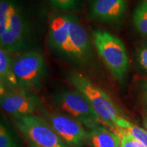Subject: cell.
<instances>
[{
	"mask_svg": "<svg viewBox=\"0 0 147 147\" xmlns=\"http://www.w3.org/2000/svg\"><path fill=\"white\" fill-rule=\"evenodd\" d=\"M29 27L23 9L15 0H0V43L9 53L26 47Z\"/></svg>",
	"mask_w": 147,
	"mask_h": 147,
	"instance_id": "6da1fadb",
	"label": "cell"
},
{
	"mask_svg": "<svg viewBox=\"0 0 147 147\" xmlns=\"http://www.w3.org/2000/svg\"><path fill=\"white\" fill-rule=\"evenodd\" d=\"M92 38L99 56L114 78L119 82L124 80L127 72L129 59L123 42L104 29H95Z\"/></svg>",
	"mask_w": 147,
	"mask_h": 147,
	"instance_id": "7a4b0ae2",
	"label": "cell"
},
{
	"mask_svg": "<svg viewBox=\"0 0 147 147\" xmlns=\"http://www.w3.org/2000/svg\"><path fill=\"white\" fill-rule=\"evenodd\" d=\"M68 79L76 90L81 93L89 101L102 119L103 123L113 131L116 127V123L123 117L111 97L78 71H73L69 73Z\"/></svg>",
	"mask_w": 147,
	"mask_h": 147,
	"instance_id": "3957f363",
	"label": "cell"
},
{
	"mask_svg": "<svg viewBox=\"0 0 147 147\" xmlns=\"http://www.w3.org/2000/svg\"><path fill=\"white\" fill-rule=\"evenodd\" d=\"M53 105L58 111L77 119L89 129L102 123L89 101L77 90L56 93L53 97Z\"/></svg>",
	"mask_w": 147,
	"mask_h": 147,
	"instance_id": "277c9868",
	"label": "cell"
},
{
	"mask_svg": "<svg viewBox=\"0 0 147 147\" xmlns=\"http://www.w3.org/2000/svg\"><path fill=\"white\" fill-rule=\"evenodd\" d=\"M18 130L36 147H69L55 131L51 124L39 116L31 115L14 118Z\"/></svg>",
	"mask_w": 147,
	"mask_h": 147,
	"instance_id": "5b68a950",
	"label": "cell"
},
{
	"mask_svg": "<svg viewBox=\"0 0 147 147\" xmlns=\"http://www.w3.org/2000/svg\"><path fill=\"white\" fill-rule=\"evenodd\" d=\"M12 69L18 88L29 91L40 87L47 67L43 56L37 51H31L13 59Z\"/></svg>",
	"mask_w": 147,
	"mask_h": 147,
	"instance_id": "8992f818",
	"label": "cell"
},
{
	"mask_svg": "<svg viewBox=\"0 0 147 147\" xmlns=\"http://www.w3.org/2000/svg\"><path fill=\"white\" fill-rule=\"evenodd\" d=\"M40 113L69 147H82L87 141V131L78 120L58 110H40Z\"/></svg>",
	"mask_w": 147,
	"mask_h": 147,
	"instance_id": "52a82bcc",
	"label": "cell"
},
{
	"mask_svg": "<svg viewBox=\"0 0 147 147\" xmlns=\"http://www.w3.org/2000/svg\"><path fill=\"white\" fill-rule=\"evenodd\" d=\"M1 107L14 118L33 115L41 110L42 101L29 90L17 89L7 91L0 98Z\"/></svg>",
	"mask_w": 147,
	"mask_h": 147,
	"instance_id": "ba28073f",
	"label": "cell"
},
{
	"mask_svg": "<svg viewBox=\"0 0 147 147\" xmlns=\"http://www.w3.org/2000/svg\"><path fill=\"white\" fill-rule=\"evenodd\" d=\"M69 27L70 14H53L49 21L48 43L54 52L71 60Z\"/></svg>",
	"mask_w": 147,
	"mask_h": 147,
	"instance_id": "9c48e42d",
	"label": "cell"
},
{
	"mask_svg": "<svg viewBox=\"0 0 147 147\" xmlns=\"http://www.w3.org/2000/svg\"><path fill=\"white\" fill-rule=\"evenodd\" d=\"M69 42L71 60L79 64H84L89 62L93 55L89 35L78 17L72 14H70Z\"/></svg>",
	"mask_w": 147,
	"mask_h": 147,
	"instance_id": "30bf717a",
	"label": "cell"
},
{
	"mask_svg": "<svg viewBox=\"0 0 147 147\" xmlns=\"http://www.w3.org/2000/svg\"><path fill=\"white\" fill-rule=\"evenodd\" d=\"M126 8V0H91L89 14L95 21L113 23L123 16Z\"/></svg>",
	"mask_w": 147,
	"mask_h": 147,
	"instance_id": "8fae6325",
	"label": "cell"
},
{
	"mask_svg": "<svg viewBox=\"0 0 147 147\" xmlns=\"http://www.w3.org/2000/svg\"><path fill=\"white\" fill-rule=\"evenodd\" d=\"M87 141L91 147L121 146V136L102 125L90 129L87 131Z\"/></svg>",
	"mask_w": 147,
	"mask_h": 147,
	"instance_id": "7c38bea8",
	"label": "cell"
},
{
	"mask_svg": "<svg viewBox=\"0 0 147 147\" xmlns=\"http://www.w3.org/2000/svg\"><path fill=\"white\" fill-rule=\"evenodd\" d=\"M13 59L10 53L0 48V79L1 95L7 91L19 89L12 69Z\"/></svg>",
	"mask_w": 147,
	"mask_h": 147,
	"instance_id": "4fadbf2b",
	"label": "cell"
},
{
	"mask_svg": "<svg viewBox=\"0 0 147 147\" xmlns=\"http://www.w3.org/2000/svg\"><path fill=\"white\" fill-rule=\"evenodd\" d=\"M116 127L125 130L138 141L147 147V131L144 129L132 124L123 117H121L115 124Z\"/></svg>",
	"mask_w": 147,
	"mask_h": 147,
	"instance_id": "5bb4252c",
	"label": "cell"
},
{
	"mask_svg": "<svg viewBox=\"0 0 147 147\" xmlns=\"http://www.w3.org/2000/svg\"><path fill=\"white\" fill-rule=\"evenodd\" d=\"M133 24L136 29L143 36H147V1L138 5L133 14Z\"/></svg>",
	"mask_w": 147,
	"mask_h": 147,
	"instance_id": "9a60e30c",
	"label": "cell"
},
{
	"mask_svg": "<svg viewBox=\"0 0 147 147\" xmlns=\"http://www.w3.org/2000/svg\"><path fill=\"white\" fill-rule=\"evenodd\" d=\"M113 131L117 132L121 136L120 147H146L142 143L132 137L129 134H128L123 129L115 127Z\"/></svg>",
	"mask_w": 147,
	"mask_h": 147,
	"instance_id": "2e32d148",
	"label": "cell"
},
{
	"mask_svg": "<svg viewBox=\"0 0 147 147\" xmlns=\"http://www.w3.org/2000/svg\"><path fill=\"white\" fill-rule=\"evenodd\" d=\"M55 8L63 12H71L75 10L81 2V0H49Z\"/></svg>",
	"mask_w": 147,
	"mask_h": 147,
	"instance_id": "e0dca14e",
	"label": "cell"
},
{
	"mask_svg": "<svg viewBox=\"0 0 147 147\" xmlns=\"http://www.w3.org/2000/svg\"><path fill=\"white\" fill-rule=\"evenodd\" d=\"M0 147H21L14 140L8 129L2 123L0 126Z\"/></svg>",
	"mask_w": 147,
	"mask_h": 147,
	"instance_id": "ac0fdd59",
	"label": "cell"
},
{
	"mask_svg": "<svg viewBox=\"0 0 147 147\" xmlns=\"http://www.w3.org/2000/svg\"><path fill=\"white\" fill-rule=\"evenodd\" d=\"M136 59L140 69L147 76V40L141 44L138 49Z\"/></svg>",
	"mask_w": 147,
	"mask_h": 147,
	"instance_id": "d6986e66",
	"label": "cell"
},
{
	"mask_svg": "<svg viewBox=\"0 0 147 147\" xmlns=\"http://www.w3.org/2000/svg\"><path fill=\"white\" fill-rule=\"evenodd\" d=\"M144 126L145 128V130L147 131V112L145 114L144 117Z\"/></svg>",
	"mask_w": 147,
	"mask_h": 147,
	"instance_id": "ffe728a7",
	"label": "cell"
},
{
	"mask_svg": "<svg viewBox=\"0 0 147 147\" xmlns=\"http://www.w3.org/2000/svg\"><path fill=\"white\" fill-rule=\"evenodd\" d=\"M144 95L147 99V83H146L144 85Z\"/></svg>",
	"mask_w": 147,
	"mask_h": 147,
	"instance_id": "44dd1931",
	"label": "cell"
},
{
	"mask_svg": "<svg viewBox=\"0 0 147 147\" xmlns=\"http://www.w3.org/2000/svg\"><path fill=\"white\" fill-rule=\"evenodd\" d=\"M30 147H36V146H30Z\"/></svg>",
	"mask_w": 147,
	"mask_h": 147,
	"instance_id": "7402d4cb",
	"label": "cell"
},
{
	"mask_svg": "<svg viewBox=\"0 0 147 147\" xmlns=\"http://www.w3.org/2000/svg\"><path fill=\"white\" fill-rule=\"evenodd\" d=\"M144 1H147V0H144Z\"/></svg>",
	"mask_w": 147,
	"mask_h": 147,
	"instance_id": "603a6c76",
	"label": "cell"
}]
</instances>
